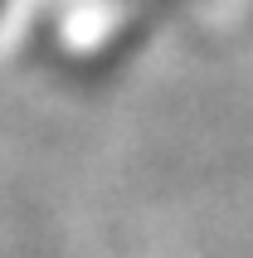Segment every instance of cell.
I'll use <instances>...</instances> for the list:
<instances>
[{
    "label": "cell",
    "mask_w": 253,
    "mask_h": 258,
    "mask_svg": "<svg viewBox=\"0 0 253 258\" xmlns=\"http://www.w3.org/2000/svg\"><path fill=\"white\" fill-rule=\"evenodd\" d=\"M0 5H5V0H0Z\"/></svg>",
    "instance_id": "1"
}]
</instances>
